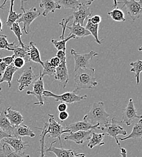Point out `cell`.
I'll return each instance as SVG.
<instances>
[{"label": "cell", "instance_id": "1", "mask_svg": "<svg viewBox=\"0 0 142 157\" xmlns=\"http://www.w3.org/2000/svg\"><path fill=\"white\" fill-rule=\"evenodd\" d=\"M75 73L74 80L76 83V86L73 92L77 93L83 89H92L98 85V83L94 75V68H81L78 69Z\"/></svg>", "mask_w": 142, "mask_h": 157}, {"label": "cell", "instance_id": "2", "mask_svg": "<svg viewBox=\"0 0 142 157\" xmlns=\"http://www.w3.org/2000/svg\"><path fill=\"white\" fill-rule=\"evenodd\" d=\"M110 114L106 112L102 101L94 102L91 109L83 118V121L93 125L105 124L109 121Z\"/></svg>", "mask_w": 142, "mask_h": 157}, {"label": "cell", "instance_id": "3", "mask_svg": "<svg viewBox=\"0 0 142 157\" xmlns=\"http://www.w3.org/2000/svg\"><path fill=\"white\" fill-rule=\"evenodd\" d=\"M121 121H117L115 118H113L110 121H108L100 128L103 133H106L108 136L113 138L119 147L121 146V144L119 143L117 136L119 135L126 136L127 134L126 131L121 126Z\"/></svg>", "mask_w": 142, "mask_h": 157}, {"label": "cell", "instance_id": "4", "mask_svg": "<svg viewBox=\"0 0 142 157\" xmlns=\"http://www.w3.org/2000/svg\"><path fill=\"white\" fill-rule=\"evenodd\" d=\"M70 53L75 59V71H76L78 69L89 68L90 61L94 57L99 55L94 51H91L88 53L82 54L73 49H71Z\"/></svg>", "mask_w": 142, "mask_h": 157}, {"label": "cell", "instance_id": "5", "mask_svg": "<svg viewBox=\"0 0 142 157\" xmlns=\"http://www.w3.org/2000/svg\"><path fill=\"white\" fill-rule=\"evenodd\" d=\"M21 9L22 10L23 13L17 22L23 24L22 30L26 35H28L30 32V26L31 24L41 15V12L36 7H32L29 10H25L24 6H22L21 7Z\"/></svg>", "mask_w": 142, "mask_h": 157}, {"label": "cell", "instance_id": "6", "mask_svg": "<svg viewBox=\"0 0 142 157\" xmlns=\"http://www.w3.org/2000/svg\"><path fill=\"white\" fill-rule=\"evenodd\" d=\"M43 96L45 98H55L56 101H61L65 103H73L79 102L87 98V95L79 96L74 92H67L62 94L58 95L53 93L51 91H45L43 92Z\"/></svg>", "mask_w": 142, "mask_h": 157}, {"label": "cell", "instance_id": "7", "mask_svg": "<svg viewBox=\"0 0 142 157\" xmlns=\"http://www.w3.org/2000/svg\"><path fill=\"white\" fill-rule=\"evenodd\" d=\"M122 9H124L129 17L135 21L139 19L142 14V0H125Z\"/></svg>", "mask_w": 142, "mask_h": 157}, {"label": "cell", "instance_id": "8", "mask_svg": "<svg viewBox=\"0 0 142 157\" xmlns=\"http://www.w3.org/2000/svg\"><path fill=\"white\" fill-rule=\"evenodd\" d=\"M49 122L48 123L47 127V134H49L48 137L53 138H59L60 141L61 148H62V144L61 143V136L65 133H69L70 131L66 130L61 124L59 122H57L55 120V116L52 114H48Z\"/></svg>", "mask_w": 142, "mask_h": 157}, {"label": "cell", "instance_id": "9", "mask_svg": "<svg viewBox=\"0 0 142 157\" xmlns=\"http://www.w3.org/2000/svg\"><path fill=\"white\" fill-rule=\"evenodd\" d=\"M39 76L40 75H35L32 67H29L25 68L21 73L20 78L17 80V82L20 84L18 87L19 91H22L25 88L29 86L36 78H39Z\"/></svg>", "mask_w": 142, "mask_h": 157}, {"label": "cell", "instance_id": "10", "mask_svg": "<svg viewBox=\"0 0 142 157\" xmlns=\"http://www.w3.org/2000/svg\"><path fill=\"white\" fill-rule=\"evenodd\" d=\"M141 116H138L137 110L134 106L133 100L130 98L126 107L123 110L122 123H125L126 126H130L132 122L136 118H142Z\"/></svg>", "mask_w": 142, "mask_h": 157}, {"label": "cell", "instance_id": "11", "mask_svg": "<svg viewBox=\"0 0 142 157\" xmlns=\"http://www.w3.org/2000/svg\"><path fill=\"white\" fill-rule=\"evenodd\" d=\"M72 16L73 18H74V23L79 24L83 26L84 22L91 17V12L85 4L82 2L76 10L74 11Z\"/></svg>", "mask_w": 142, "mask_h": 157}, {"label": "cell", "instance_id": "12", "mask_svg": "<svg viewBox=\"0 0 142 157\" xmlns=\"http://www.w3.org/2000/svg\"><path fill=\"white\" fill-rule=\"evenodd\" d=\"M42 78L39 76V78L36 80H35L33 84V91H27V95H33L36 97L38 100V102L34 103L33 105H39L40 106H42L44 104L43 100V92L44 91V85L42 80Z\"/></svg>", "mask_w": 142, "mask_h": 157}, {"label": "cell", "instance_id": "13", "mask_svg": "<svg viewBox=\"0 0 142 157\" xmlns=\"http://www.w3.org/2000/svg\"><path fill=\"white\" fill-rule=\"evenodd\" d=\"M92 132L93 130L79 131L75 132H70L68 135L64 136L63 140L66 141H73L77 144H82L84 141L90 138Z\"/></svg>", "mask_w": 142, "mask_h": 157}, {"label": "cell", "instance_id": "14", "mask_svg": "<svg viewBox=\"0 0 142 157\" xmlns=\"http://www.w3.org/2000/svg\"><path fill=\"white\" fill-rule=\"evenodd\" d=\"M100 124L93 125L88 122L84 121H76L73 123L67 124L65 129L69 130L71 132H75L79 131H90L100 129Z\"/></svg>", "mask_w": 142, "mask_h": 157}, {"label": "cell", "instance_id": "15", "mask_svg": "<svg viewBox=\"0 0 142 157\" xmlns=\"http://www.w3.org/2000/svg\"><path fill=\"white\" fill-rule=\"evenodd\" d=\"M55 80H59L65 88L69 81L68 68L67 67V60L61 62L59 65L56 68V74L55 76Z\"/></svg>", "mask_w": 142, "mask_h": 157}, {"label": "cell", "instance_id": "16", "mask_svg": "<svg viewBox=\"0 0 142 157\" xmlns=\"http://www.w3.org/2000/svg\"><path fill=\"white\" fill-rule=\"evenodd\" d=\"M2 141L13 147L14 151L17 152H23L24 151L29 147L27 142L22 141L21 137H9L4 138Z\"/></svg>", "mask_w": 142, "mask_h": 157}, {"label": "cell", "instance_id": "17", "mask_svg": "<svg viewBox=\"0 0 142 157\" xmlns=\"http://www.w3.org/2000/svg\"><path fill=\"white\" fill-rule=\"evenodd\" d=\"M6 117L7 118L11 125L17 127L21 124L24 119L20 112L12 109V107H9L3 111Z\"/></svg>", "mask_w": 142, "mask_h": 157}, {"label": "cell", "instance_id": "18", "mask_svg": "<svg viewBox=\"0 0 142 157\" xmlns=\"http://www.w3.org/2000/svg\"><path fill=\"white\" fill-rule=\"evenodd\" d=\"M56 140L53 141L50 146L45 149V152H52L55 154L56 157H75L76 154H77L76 151L72 149H65L63 148H58L53 145L56 143Z\"/></svg>", "mask_w": 142, "mask_h": 157}, {"label": "cell", "instance_id": "19", "mask_svg": "<svg viewBox=\"0 0 142 157\" xmlns=\"http://www.w3.org/2000/svg\"><path fill=\"white\" fill-rule=\"evenodd\" d=\"M40 7L44 9L42 16L46 17L49 13H54L56 10H60L61 6L54 0H41Z\"/></svg>", "mask_w": 142, "mask_h": 157}, {"label": "cell", "instance_id": "20", "mask_svg": "<svg viewBox=\"0 0 142 157\" xmlns=\"http://www.w3.org/2000/svg\"><path fill=\"white\" fill-rule=\"evenodd\" d=\"M66 28H67L70 32L68 35H73L76 38H83L85 36L91 35L90 33L79 24H75L73 22L70 26L67 25Z\"/></svg>", "mask_w": 142, "mask_h": 157}, {"label": "cell", "instance_id": "21", "mask_svg": "<svg viewBox=\"0 0 142 157\" xmlns=\"http://www.w3.org/2000/svg\"><path fill=\"white\" fill-rule=\"evenodd\" d=\"M13 137H35V134L33 131L27 126L24 124H20L15 128L13 134Z\"/></svg>", "mask_w": 142, "mask_h": 157}, {"label": "cell", "instance_id": "22", "mask_svg": "<svg viewBox=\"0 0 142 157\" xmlns=\"http://www.w3.org/2000/svg\"><path fill=\"white\" fill-rule=\"evenodd\" d=\"M18 70V68L14 67L13 63L10 65H8L6 68L2 76L0 78V83L4 82H6L8 84L9 88H10L13 75Z\"/></svg>", "mask_w": 142, "mask_h": 157}, {"label": "cell", "instance_id": "23", "mask_svg": "<svg viewBox=\"0 0 142 157\" xmlns=\"http://www.w3.org/2000/svg\"><path fill=\"white\" fill-rule=\"evenodd\" d=\"M29 53L30 60L35 63H38L43 67L44 62L41 59L40 52L38 48L36 47L35 44L33 41H30L29 45Z\"/></svg>", "mask_w": 142, "mask_h": 157}, {"label": "cell", "instance_id": "24", "mask_svg": "<svg viewBox=\"0 0 142 157\" xmlns=\"http://www.w3.org/2000/svg\"><path fill=\"white\" fill-rule=\"evenodd\" d=\"M0 157H30V155L23 152H17L13 151L10 146L4 143L2 145V149H0Z\"/></svg>", "mask_w": 142, "mask_h": 157}, {"label": "cell", "instance_id": "25", "mask_svg": "<svg viewBox=\"0 0 142 157\" xmlns=\"http://www.w3.org/2000/svg\"><path fill=\"white\" fill-rule=\"evenodd\" d=\"M142 118H140L138 123H136L131 132V134L125 138H120L118 140L125 141L129 139H142Z\"/></svg>", "mask_w": 142, "mask_h": 157}, {"label": "cell", "instance_id": "26", "mask_svg": "<svg viewBox=\"0 0 142 157\" xmlns=\"http://www.w3.org/2000/svg\"><path fill=\"white\" fill-rule=\"evenodd\" d=\"M29 47L27 48H23L19 45H14L11 48H9V51L13 52L15 58H21L25 60V62H30L29 53Z\"/></svg>", "mask_w": 142, "mask_h": 157}, {"label": "cell", "instance_id": "27", "mask_svg": "<svg viewBox=\"0 0 142 157\" xmlns=\"http://www.w3.org/2000/svg\"><path fill=\"white\" fill-rule=\"evenodd\" d=\"M15 128L11 125L9 120L6 117L4 111L0 112V128L12 137Z\"/></svg>", "mask_w": 142, "mask_h": 157}, {"label": "cell", "instance_id": "28", "mask_svg": "<svg viewBox=\"0 0 142 157\" xmlns=\"http://www.w3.org/2000/svg\"><path fill=\"white\" fill-rule=\"evenodd\" d=\"M104 136L105 133L96 134L92 132L90 138L88 140L89 141L87 145L88 147L91 149L95 146H101L104 145L105 143L102 141Z\"/></svg>", "mask_w": 142, "mask_h": 157}, {"label": "cell", "instance_id": "29", "mask_svg": "<svg viewBox=\"0 0 142 157\" xmlns=\"http://www.w3.org/2000/svg\"><path fill=\"white\" fill-rule=\"evenodd\" d=\"M10 9L9 10V15L6 21V25L8 27L10 28L12 24L17 22L21 16L22 13H17L15 11L13 10V6L15 0H10Z\"/></svg>", "mask_w": 142, "mask_h": 157}, {"label": "cell", "instance_id": "30", "mask_svg": "<svg viewBox=\"0 0 142 157\" xmlns=\"http://www.w3.org/2000/svg\"><path fill=\"white\" fill-rule=\"evenodd\" d=\"M90 18L87 20V23L85 26V29L90 33V34L94 37L95 39V41L98 44H101L102 42V40H103V39L99 40L98 38V30H99V25H96L93 24L91 23L90 21Z\"/></svg>", "mask_w": 142, "mask_h": 157}, {"label": "cell", "instance_id": "31", "mask_svg": "<svg viewBox=\"0 0 142 157\" xmlns=\"http://www.w3.org/2000/svg\"><path fill=\"white\" fill-rule=\"evenodd\" d=\"M131 67V71L135 73V77L136 80V84L140 83V75L142 71V62L141 60H137L134 62L130 63Z\"/></svg>", "mask_w": 142, "mask_h": 157}, {"label": "cell", "instance_id": "32", "mask_svg": "<svg viewBox=\"0 0 142 157\" xmlns=\"http://www.w3.org/2000/svg\"><path fill=\"white\" fill-rule=\"evenodd\" d=\"M55 74H56V68L51 65V64L49 63L48 60H45V62H44L43 70L42 72L40 71V76L42 78L45 76H48L50 77H52V76L55 77Z\"/></svg>", "mask_w": 142, "mask_h": 157}, {"label": "cell", "instance_id": "33", "mask_svg": "<svg viewBox=\"0 0 142 157\" xmlns=\"http://www.w3.org/2000/svg\"><path fill=\"white\" fill-rule=\"evenodd\" d=\"M76 37L73 35H68L66 38L64 39H61L60 40H57L55 39H51V42L53 44L55 47L58 50H62L65 52L66 51V44L67 42L71 39H75Z\"/></svg>", "mask_w": 142, "mask_h": 157}, {"label": "cell", "instance_id": "34", "mask_svg": "<svg viewBox=\"0 0 142 157\" xmlns=\"http://www.w3.org/2000/svg\"><path fill=\"white\" fill-rule=\"evenodd\" d=\"M57 2L64 9L73 10H76L82 3L79 0H58Z\"/></svg>", "mask_w": 142, "mask_h": 157}, {"label": "cell", "instance_id": "35", "mask_svg": "<svg viewBox=\"0 0 142 157\" xmlns=\"http://www.w3.org/2000/svg\"><path fill=\"white\" fill-rule=\"evenodd\" d=\"M10 29L13 32V33L15 34V35L17 36V39L19 41V46L23 48H29V45H25L21 40V36H22V32L21 30L20 26L19 25V23H18L17 22H14L12 25L11 26V27L10 28Z\"/></svg>", "mask_w": 142, "mask_h": 157}, {"label": "cell", "instance_id": "36", "mask_svg": "<svg viewBox=\"0 0 142 157\" xmlns=\"http://www.w3.org/2000/svg\"><path fill=\"white\" fill-rule=\"evenodd\" d=\"M108 15L116 22H124L126 21L124 12L118 8H116L113 10L108 12Z\"/></svg>", "mask_w": 142, "mask_h": 157}, {"label": "cell", "instance_id": "37", "mask_svg": "<svg viewBox=\"0 0 142 157\" xmlns=\"http://www.w3.org/2000/svg\"><path fill=\"white\" fill-rule=\"evenodd\" d=\"M47 127H48V123H44V126L41 128V133L40 134V151H41V155L40 157H44V153H45V136L47 134Z\"/></svg>", "mask_w": 142, "mask_h": 157}, {"label": "cell", "instance_id": "38", "mask_svg": "<svg viewBox=\"0 0 142 157\" xmlns=\"http://www.w3.org/2000/svg\"><path fill=\"white\" fill-rule=\"evenodd\" d=\"M15 45V42L9 43L7 39V36L4 35H0V50H7Z\"/></svg>", "mask_w": 142, "mask_h": 157}, {"label": "cell", "instance_id": "39", "mask_svg": "<svg viewBox=\"0 0 142 157\" xmlns=\"http://www.w3.org/2000/svg\"><path fill=\"white\" fill-rule=\"evenodd\" d=\"M25 63V62L24 59L21 58H15L13 62V65L15 67H16L18 69H20L22 68Z\"/></svg>", "mask_w": 142, "mask_h": 157}, {"label": "cell", "instance_id": "40", "mask_svg": "<svg viewBox=\"0 0 142 157\" xmlns=\"http://www.w3.org/2000/svg\"><path fill=\"white\" fill-rule=\"evenodd\" d=\"M14 59H15V56L13 55L11 56H7V57H4V58H1V60L2 62H4L8 66L13 63Z\"/></svg>", "mask_w": 142, "mask_h": 157}, {"label": "cell", "instance_id": "41", "mask_svg": "<svg viewBox=\"0 0 142 157\" xmlns=\"http://www.w3.org/2000/svg\"><path fill=\"white\" fill-rule=\"evenodd\" d=\"M48 61H49V63L51 64V65H52L55 68L58 67L59 65V64L61 63L60 60L56 56L52 58V59H50V60H48Z\"/></svg>", "mask_w": 142, "mask_h": 157}, {"label": "cell", "instance_id": "42", "mask_svg": "<svg viewBox=\"0 0 142 157\" xmlns=\"http://www.w3.org/2000/svg\"><path fill=\"white\" fill-rule=\"evenodd\" d=\"M90 20L93 24L99 25V24L101 22L102 18L100 15H94V17L90 18Z\"/></svg>", "mask_w": 142, "mask_h": 157}, {"label": "cell", "instance_id": "43", "mask_svg": "<svg viewBox=\"0 0 142 157\" xmlns=\"http://www.w3.org/2000/svg\"><path fill=\"white\" fill-rule=\"evenodd\" d=\"M56 57L59 59L61 62L66 60V52L62 50H58L56 53Z\"/></svg>", "mask_w": 142, "mask_h": 157}, {"label": "cell", "instance_id": "44", "mask_svg": "<svg viewBox=\"0 0 142 157\" xmlns=\"http://www.w3.org/2000/svg\"><path fill=\"white\" fill-rule=\"evenodd\" d=\"M68 117H69V114L67 111L60 112L58 116V120H61V121H63L66 120Z\"/></svg>", "mask_w": 142, "mask_h": 157}, {"label": "cell", "instance_id": "45", "mask_svg": "<svg viewBox=\"0 0 142 157\" xmlns=\"http://www.w3.org/2000/svg\"><path fill=\"white\" fill-rule=\"evenodd\" d=\"M67 108H68V106H67V103H61L58 106V110L59 111V113L66 111Z\"/></svg>", "mask_w": 142, "mask_h": 157}, {"label": "cell", "instance_id": "46", "mask_svg": "<svg viewBox=\"0 0 142 157\" xmlns=\"http://www.w3.org/2000/svg\"><path fill=\"white\" fill-rule=\"evenodd\" d=\"M9 137H11V136L9 134H7L6 132L3 131L1 128H0V144L2 141V140L4 138Z\"/></svg>", "mask_w": 142, "mask_h": 157}, {"label": "cell", "instance_id": "47", "mask_svg": "<svg viewBox=\"0 0 142 157\" xmlns=\"http://www.w3.org/2000/svg\"><path fill=\"white\" fill-rule=\"evenodd\" d=\"M7 65L3 62H0V77H1L6 70V68H7Z\"/></svg>", "mask_w": 142, "mask_h": 157}, {"label": "cell", "instance_id": "48", "mask_svg": "<svg viewBox=\"0 0 142 157\" xmlns=\"http://www.w3.org/2000/svg\"><path fill=\"white\" fill-rule=\"evenodd\" d=\"M119 148H120V150H121V157H127V156H126L127 152H126V149H125L123 147H121V146H119Z\"/></svg>", "mask_w": 142, "mask_h": 157}, {"label": "cell", "instance_id": "49", "mask_svg": "<svg viewBox=\"0 0 142 157\" xmlns=\"http://www.w3.org/2000/svg\"><path fill=\"white\" fill-rule=\"evenodd\" d=\"M113 1H114V4L112 6L113 7H117L118 4H122V3L121 2H118L117 0H113Z\"/></svg>", "mask_w": 142, "mask_h": 157}, {"label": "cell", "instance_id": "50", "mask_svg": "<svg viewBox=\"0 0 142 157\" xmlns=\"http://www.w3.org/2000/svg\"><path fill=\"white\" fill-rule=\"evenodd\" d=\"M86 1V6H90L92 4V2L94 1V0H85Z\"/></svg>", "mask_w": 142, "mask_h": 157}, {"label": "cell", "instance_id": "51", "mask_svg": "<svg viewBox=\"0 0 142 157\" xmlns=\"http://www.w3.org/2000/svg\"><path fill=\"white\" fill-rule=\"evenodd\" d=\"M7 1H8V0H4V2H2V4L1 5H0V9H3V7L5 6V4H6V2H7Z\"/></svg>", "mask_w": 142, "mask_h": 157}, {"label": "cell", "instance_id": "52", "mask_svg": "<svg viewBox=\"0 0 142 157\" xmlns=\"http://www.w3.org/2000/svg\"><path fill=\"white\" fill-rule=\"evenodd\" d=\"M75 157H85V155L84 154H83V153H82V154H76V155H75Z\"/></svg>", "mask_w": 142, "mask_h": 157}, {"label": "cell", "instance_id": "53", "mask_svg": "<svg viewBox=\"0 0 142 157\" xmlns=\"http://www.w3.org/2000/svg\"><path fill=\"white\" fill-rule=\"evenodd\" d=\"M2 30V22L0 18V32H1Z\"/></svg>", "mask_w": 142, "mask_h": 157}, {"label": "cell", "instance_id": "54", "mask_svg": "<svg viewBox=\"0 0 142 157\" xmlns=\"http://www.w3.org/2000/svg\"><path fill=\"white\" fill-rule=\"evenodd\" d=\"M24 1H27V0H21V7L24 6Z\"/></svg>", "mask_w": 142, "mask_h": 157}, {"label": "cell", "instance_id": "55", "mask_svg": "<svg viewBox=\"0 0 142 157\" xmlns=\"http://www.w3.org/2000/svg\"><path fill=\"white\" fill-rule=\"evenodd\" d=\"M1 90H2V88L0 87V91H1Z\"/></svg>", "mask_w": 142, "mask_h": 157}, {"label": "cell", "instance_id": "56", "mask_svg": "<svg viewBox=\"0 0 142 157\" xmlns=\"http://www.w3.org/2000/svg\"><path fill=\"white\" fill-rule=\"evenodd\" d=\"M0 1H1V0H0Z\"/></svg>", "mask_w": 142, "mask_h": 157}]
</instances>
